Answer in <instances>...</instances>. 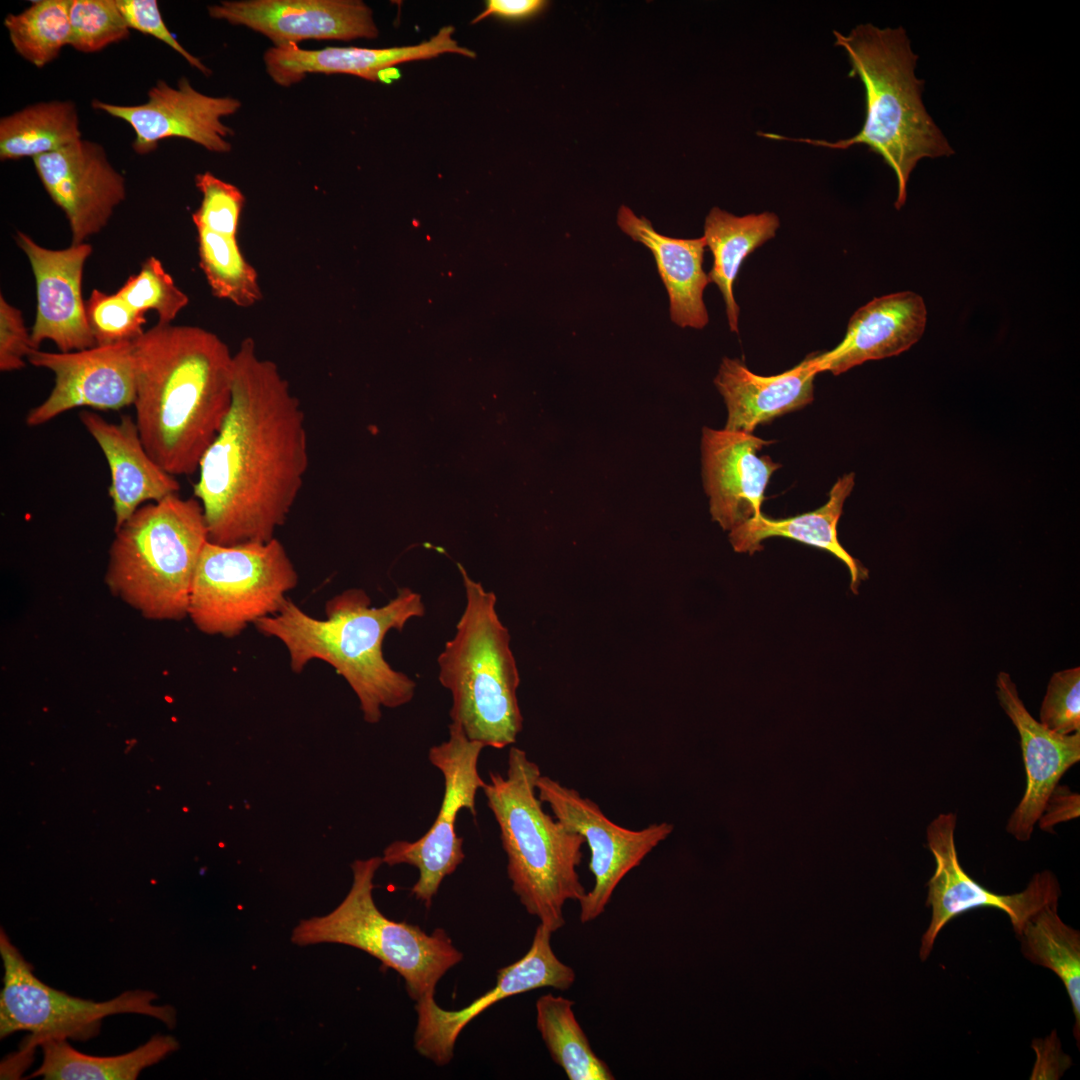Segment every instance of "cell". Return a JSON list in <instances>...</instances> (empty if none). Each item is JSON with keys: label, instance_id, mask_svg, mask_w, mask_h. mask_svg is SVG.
<instances>
[{"label": "cell", "instance_id": "obj_1", "mask_svg": "<svg viewBox=\"0 0 1080 1080\" xmlns=\"http://www.w3.org/2000/svg\"><path fill=\"white\" fill-rule=\"evenodd\" d=\"M309 466L304 412L287 380L255 342L234 353L232 400L198 466L193 487L221 545L266 542L282 526Z\"/></svg>", "mask_w": 1080, "mask_h": 1080}, {"label": "cell", "instance_id": "obj_2", "mask_svg": "<svg viewBox=\"0 0 1080 1080\" xmlns=\"http://www.w3.org/2000/svg\"><path fill=\"white\" fill-rule=\"evenodd\" d=\"M135 422L173 476L197 472L232 400L234 354L201 327L157 323L133 341Z\"/></svg>", "mask_w": 1080, "mask_h": 1080}, {"label": "cell", "instance_id": "obj_3", "mask_svg": "<svg viewBox=\"0 0 1080 1080\" xmlns=\"http://www.w3.org/2000/svg\"><path fill=\"white\" fill-rule=\"evenodd\" d=\"M325 614L326 619H316L287 598L279 612L255 625L285 645L293 672L314 659L332 666L356 694L368 723L379 722L382 707L410 702L416 683L385 660L383 642L391 630L401 631L410 619L424 616L421 595L404 587L385 605L372 607L365 591L349 589L326 602Z\"/></svg>", "mask_w": 1080, "mask_h": 1080}, {"label": "cell", "instance_id": "obj_4", "mask_svg": "<svg viewBox=\"0 0 1080 1080\" xmlns=\"http://www.w3.org/2000/svg\"><path fill=\"white\" fill-rule=\"evenodd\" d=\"M833 35L834 45L843 48L848 57L849 77H857L865 89V120L860 131L835 142L769 132L757 135L829 149L866 145L894 172V206L899 210L906 202L908 181L918 162L950 157L954 150L923 104L925 82L915 74L918 55L903 27L879 28L867 23L848 34L834 30Z\"/></svg>", "mask_w": 1080, "mask_h": 1080}, {"label": "cell", "instance_id": "obj_5", "mask_svg": "<svg viewBox=\"0 0 1080 1080\" xmlns=\"http://www.w3.org/2000/svg\"><path fill=\"white\" fill-rule=\"evenodd\" d=\"M539 766L511 747L506 776L490 772L483 792L499 826L512 890L526 911L552 933L565 924L564 904L586 889L577 868L584 838L546 813L537 793Z\"/></svg>", "mask_w": 1080, "mask_h": 1080}, {"label": "cell", "instance_id": "obj_6", "mask_svg": "<svg viewBox=\"0 0 1080 1080\" xmlns=\"http://www.w3.org/2000/svg\"><path fill=\"white\" fill-rule=\"evenodd\" d=\"M458 567L466 604L439 654L438 679L452 696L451 722L468 739L502 749L515 743L523 724L510 634L498 617L496 595Z\"/></svg>", "mask_w": 1080, "mask_h": 1080}, {"label": "cell", "instance_id": "obj_7", "mask_svg": "<svg viewBox=\"0 0 1080 1080\" xmlns=\"http://www.w3.org/2000/svg\"><path fill=\"white\" fill-rule=\"evenodd\" d=\"M209 541L200 502L173 494L141 506L115 530L105 581L153 620L188 616L193 579Z\"/></svg>", "mask_w": 1080, "mask_h": 1080}, {"label": "cell", "instance_id": "obj_8", "mask_svg": "<svg viewBox=\"0 0 1080 1080\" xmlns=\"http://www.w3.org/2000/svg\"><path fill=\"white\" fill-rule=\"evenodd\" d=\"M382 863L378 856L355 860L353 882L343 901L327 915L301 920L291 941L299 946L335 943L357 948L395 970L412 1000L434 997L439 980L463 960V954L443 929L428 934L418 925L389 919L377 908L373 880Z\"/></svg>", "mask_w": 1080, "mask_h": 1080}, {"label": "cell", "instance_id": "obj_9", "mask_svg": "<svg viewBox=\"0 0 1080 1080\" xmlns=\"http://www.w3.org/2000/svg\"><path fill=\"white\" fill-rule=\"evenodd\" d=\"M298 574L283 544L208 541L195 571L188 616L203 633L234 637L279 612Z\"/></svg>", "mask_w": 1080, "mask_h": 1080}, {"label": "cell", "instance_id": "obj_10", "mask_svg": "<svg viewBox=\"0 0 1080 1080\" xmlns=\"http://www.w3.org/2000/svg\"><path fill=\"white\" fill-rule=\"evenodd\" d=\"M3 987L0 992V1037L27 1031L30 1039L23 1052L51 1038L88 1040L100 1032L103 1018L115 1014H140L155 1018L169 1029L176 1025L171 1005H155L157 994L128 990L108 1001L96 1002L68 995L43 983L3 929L0 932Z\"/></svg>", "mask_w": 1080, "mask_h": 1080}, {"label": "cell", "instance_id": "obj_11", "mask_svg": "<svg viewBox=\"0 0 1080 1080\" xmlns=\"http://www.w3.org/2000/svg\"><path fill=\"white\" fill-rule=\"evenodd\" d=\"M483 748L481 743L468 739L457 724H449V739L431 747L428 754L444 779L440 812L422 837L412 842L394 841L383 852V863L389 866L408 864L418 869L419 878L411 893L426 908L431 906L443 879L455 872L465 858L456 821L464 808L476 814L475 797L486 783L478 772Z\"/></svg>", "mask_w": 1080, "mask_h": 1080}, {"label": "cell", "instance_id": "obj_12", "mask_svg": "<svg viewBox=\"0 0 1080 1080\" xmlns=\"http://www.w3.org/2000/svg\"><path fill=\"white\" fill-rule=\"evenodd\" d=\"M957 816L942 813L926 829L927 846L935 860V871L927 883L926 906L931 920L921 939L919 956L925 961L935 940L952 919L979 908L999 909L1009 917L1016 935L1025 923L1045 906L1057 903L1060 884L1049 870L1036 873L1027 887L1015 894L1001 895L988 890L961 866L955 844Z\"/></svg>", "mask_w": 1080, "mask_h": 1080}, {"label": "cell", "instance_id": "obj_13", "mask_svg": "<svg viewBox=\"0 0 1080 1080\" xmlns=\"http://www.w3.org/2000/svg\"><path fill=\"white\" fill-rule=\"evenodd\" d=\"M537 793L549 805L553 816L580 834L589 847V870L594 885L579 901L580 921L584 924L604 912L620 881L666 840L674 828L667 822L653 823L640 830L624 828L611 821L593 800L548 776L539 777Z\"/></svg>", "mask_w": 1080, "mask_h": 1080}, {"label": "cell", "instance_id": "obj_14", "mask_svg": "<svg viewBox=\"0 0 1080 1080\" xmlns=\"http://www.w3.org/2000/svg\"><path fill=\"white\" fill-rule=\"evenodd\" d=\"M28 362L55 376L47 398L31 408L25 422L38 427L75 408L120 410L134 404L136 369L133 342L96 345L71 352L33 350Z\"/></svg>", "mask_w": 1080, "mask_h": 1080}, {"label": "cell", "instance_id": "obj_15", "mask_svg": "<svg viewBox=\"0 0 1080 1080\" xmlns=\"http://www.w3.org/2000/svg\"><path fill=\"white\" fill-rule=\"evenodd\" d=\"M552 932L539 924L527 953L497 971L496 985L460 1010L441 1008L434 997L416 1002L415 1050L437 1066L454 1056L457 1038L465 1026L493 1003L528 991L550 987L568 990L575 971L558 959L550 939Z\"/></svg>", "mask_w": 1080, "mask_h": 1080}, {"label": "cell", "instance_id": "obj_16", "mask_svg": "<svg viewBox=\"0 0 1080 1080\" xmlns=\"http://www.w3.org/2000/svg\"><path fill=\"white\" fill-rule=\"evenodd\" d=\"M147 97L139 105H116L97 99L91 105L132 127L135 132L132 148L140 155L154 151L161 140L171 137L190 140L211 152L231 150L227 138L234 131L222 119L240 109L238 99L203 94L186 77L179 79L176 88L159 80Z\"/></svg>", "mask_w": 1080, "mask_h": 1080}, {"label": "cell", "instance_id": "obj_17", "mask_svg": "<svg viewBox=\"0 0 1080 1080\" xmlns=\"http://www.w3.org/2000/svg\"><path fill=\"white\" fill-rule=\"evenodd\" d=\"M33 162L44 189L67 218L72 244L99 233L125 200V178L96 142L80 139Z\"/></svg>", "mask_w": 1080, "mask_h": 1080}, {"label": "cell", "instance_id": "obj_18", "mask_svg": "<svg viewBox=\"0 0 1080 1080\" xmlns=\"http://www.w3.org/2000/svg\"><path fill=\"white\" fill-rule=\"evenodd\" d=\"M209 15L242 25L274 46L303 40L374 39L379 34L372 9L359 0H240L208 7Z\"/></svg>", "mask_w": 1080, "mask_h": 1080}, {"label": "cell", "instance_id": "obj_19", "mask_svg": "<svg viewBox=\"0 0 1080 1080\" xmlns=\"http://www.w3.org/2000/svg\"><path fill=\"white\" fill-rule=\"evenodd\" d=\"M15 239L29 260L36 284V316L31 331L35 348L45 340L52 341L60 352L96 346L82 297L83 270L93 251L91 245L48 249L21 231H17Z\"/></svg>", "mask_w": 1080, "mask_h": 1080}, {"label": "cell", "instance_id": "obj_20", "mask_svg": "<svg viewBox=\"0 0 1080 1080\" xmlns=\"http://www.w3.org/2000/svg\"><path fill=\"white\" fill-rule=\"evenodd\" d=\"M752 433L705 427L701 450L710 513L724 530L760 515L765 489L780 467L759 451L771 444Z\"/></svg>", "mask_w": 1080, "mask_h": 1080}, {"label": "cell", "instance_id": "obj_21", "mask_svg": "<svg viewBox=\"0 0 1080 1080\" xmlns=\"http://www.w3.org/2000/svg\"><path fill=\"white\" fill-rule=\"evenodd\" d=\"M996 695L1020 737L1026 788L1011 814L1007 832L1020 842L1029 841L1044 806L1064 773L1080 760V732L1061 735L1032 717L1010 675L1000 672Z\"/></svg>", "mask_w": 1080, "mask_h": 1080}, {"label": "cell", "instance_id": "obj_22", "mask_svg": "<svg viewBox=\"0 0 1080 1080\" xmlns=\"http://www.w3.org/2000/svg\"><path fill=\"white\" fill-rule=\"evenodd\" d=\"M453 26L442 27L429 40L416 45L391 48L326 47L317 50L296 44L272 46L263 56L266 71L278 85L299 83L308 74H349L370 81L390 82L395 65L430 59L445 53L475 58L476 53L459 45Z\"/></svg>", "mask_w": 1080, "mask_h": 1080}, {"label": "cell", "instance_id": "obj_23", "mask_svg": "<svg viewBox=\"0 0 1080 1080\" xmlns=\"http://www.w3.org/2000/svg\"><path fill=\"white\" fill-rule=\"evenodd\" d=\"M926 321L925 302L917 293L874 298L854 312L834 349L815 352L817 369L839 375L864 362L899 355L920 340Z\"/></svg>", "mask_w": 1080, "mask_h": 1080}, {"label": "cell", "instance_id": "obj_24", "mask_svg": "<svg viewBox=\"0 0 1080 1080\" xmlns=\"http://www.w3.org/2000/svg\"><path fill=\"white\" fill-rule=\"evenodd\" d=\"M79 419L109 466L108 495L112 501L115 530L144 504L178 494L179 482L148 453L135 419L122 415L120 421L114 423L90 410L81 411Z\"/></svg>", "mask_w": 1080, "mask_h": 1080}, {"label": "cell", "instance_id": "obj_25", "mask_svg": "<svg viewBox=\"0 0 1080 1080\" xmlns=\"http://www.w3.org/2000/svg\"><path fill=\"white\" fill-rule=\"evenodd\" d=\"M819 373L815 353L780 374L761 376L737 358H723L714 384L727 407L725 428L752 433L760 424L810 404Z\"/></svg>", "mask_w": 1080, "mask_h": 1080}, {"label": "cell", "instance_id": "obj_26", "mask_svg": "<svg viewBox=\"0 0 1080 1080\" xmlns=\"http://www.w3.org/2000/svg\"><path fill=\"white\" fill-rule=\"evenodd\" d=\"M617 224L624 233L652 252L668 292L671 320L682 328H704L709 317L703 293L710 283L703 270L704 238L681 239L662 235L649 220L637 217L624 205L618 211Z\"/></svg>", "mask_w": 1080, "mask_h": 1080}, {"label": "cell", "instance_id": "obj_27", "mask_svg": "<svg viewBox=\"0 0 1080 1080\" xmlns=\"http://www.w3.org/2000/svg\"><path fill=\"white\" fill-rule=\"evenodd\" d=\"M854 487V473L839 478L829 493L828 501L820 508L785 519H771L762 513L730 531V542L737 552L753 554L763 549L761 542L769 537H785L825 550L843 562L851 576L850 589L857 594L868 570L840 544L837 523L846 498Z\"/></svg>", "mask_w": 1080, "mask_h": 1080}, {"label": "cell", "instance_id": "obj_28", "mask_svg": "<svg viewBox=\"0 0 1080 1080\" xmlns=\"http://www.w3.org/2000/svg\"><path fill=\"white\" fill-rule=\"evenodd\" d=\"M779 226V217L769 211L736 216L713 207L705 218L703 238L713 255V266L707 275L722 294L732 332H739L740 309L733 285L741 265L753 251L775 237Z\"/></svg>", "mask_w": 1080, "mask_h": 1080}, {"label": "cell", "instance_id": "obj_29", "mask_svg": "<svg viewBox=\"0 0 1080 1080\" xmlns=\"http://www.w3.org/2000/svg\"><path fill=\"white\" fill-rule=\"evenodd\" d=\"M43 1059L30 1077L45 1080H135L145 1069L179 1049L171 1035H153L136 1049L116 1056H90L75 1050L66 1039L42 1041Z\"/></svg>", "mask_w": 1080, "mask_h": 1080}, {"label": "cell", "instance_id": "obj_30", "mask_svg": "<svg viewBox=\"0 0 1080 1080\" xmlns=\"http://www.w3.org/2000/svg\"><path fill=\"white\" fill-rule=\"evenodd\" d=\"M80 139L79 117L74 102H39L1 118L0 159H34Z\"/></svg>", "mask_w": 1080, "mask_h": 1080}, {"label": "cell", "instance_id": "obj_31", "mask_svg": "<svg viewBox=\"0 0 1080 1080\" xmlns=\"http://www.w3.org/2000/svg\"><path fill=\"white\" fill-rule=\"evenodd\" d=\"M1025 958L1054 972L1070 998L1073 1035L1080 1040V933L1062 921L1058 902L1035 913L1017 935Z\"/></svg>", "mask_w": 1080, "mask_h": 1080}, {"label": "cell", "instance_id": "obj_32", "mask_svg": "<svg viewBox=\"0 0 1080 1080\" xmlns=\"http://www.w3.org/2000/svg\"><path fill=\"white\" fill-rule=\"evenodd\" d=\"M574 1002L545 994L536 1001V1026L552 1060L570 1080H613L609 1066L599 1058L577 1021Z\"/></svg>", "mask_w": 1080, "mask_h": 1080}, {"label": "cell", "instance_id": "obj_33", "mask_svg": "<svg viewBox=\"0 0 1080 1080\" xmlns=\"http://www.w3.org/2000/svg\"><path fill=\"white\" fill-rule=\"evenodd\" d=\"M196 230L199 264L212 294L243 308L260 301L257 272L245 259L237 234L207 228Z\"/></svg>", "mask_w": 1080, "mask_h": 1080}, {"label": "cell", "instance_id": "obj_34", "mask_svg": "<svg viewBox=\"0 0 1080 1080\" xmlns=\"http://www.w3.org/2000/svg\"><path fill=\"white\" fill-rule=\"evenodd\" d=\"M70 0H36L17 14H9L4 25L15 51L42 68L55 60L69 45Z\"/></svg>", "mask_w": 1080, "mask_h": 1080}, {"label": "cell", "instance_id": "obj_35", "mask_svg": "<svg viewBox=\"0 0 1080 1080\" xmlns=\"http://www.w3.org/2000/svg\"><path fill=\"white\" fill-rule=\"evenodd\" d=\"M117 292L137 311H155L158 323L163 324L171 323L189 303L188 296L154 256L148 257L139 273L131 275Z\"/></svg>", "mask_w": 1080, "mask_h": 1080}, {"label": "cell", "instance_id": "obj_36", "mask_svg": "<svg viewBox=\"0 0 1080 1080\" xmlns=\"http://www.w3.org/2000/svg\"><path fill=\"white\" fill-rule=\"evenodd\" d=\"M69 45L95 53L129 37L130 28L116 0H70Z\"/></svg>", "mask_w": 1080, "mask_h": 1080}, {"label": "cell", "instance_id": "obj_37", "mask_svg": "<svg viewBox=\"0 0 1080 1080\" xmlns=\"http://www.w3.org/2000/svg\"><path fill=\"white\" fill-rule=\"evenodd\" d=\"M88 325L96 345L133 342L143 333V313L134 309L118 292L94 289L85 301Z\"/></svg>", "mask_w": 1080, "mask_h": 1080}, {"label": "cell", "instance_id": "obj_38", "mask_svg": "<svg viewBox=\"0 0 1080 1080\" xmlns=\"http://www.w3.org/2000/svg\"><path fill=\"white\" fill-rule=\"evenodd\" d=\"M195 185L202 194L201 204L192 214L195 227L237 234L245 204L241 190L209 171L197 174Z\"/></svg>", "mask_w": 1080, "mask_h": 1080}, {"label": "cell", "instance_id": "obj_39", "mask_svg": "<svg viewBox=\"0 0 1080 1080\" xmlns=\"http://www.w3.org/2000/svg\"><path fill=\"white\" fill-rule=\"evenodd\" d=\"M1040 723L1061 735L1080 732L1079 667L1053 674L1041 705Z\"/></svg>", "mask_w": 1080, "mask_h": 1080}, {"label": "cell", "instance_id": "obj_40", "mask_svg": "<svg viewBox=\"0 0 1080 1080\" xmlns=\"http://www.w3.org/2000/svg\"><path fill=\"white\" fill-rule=\"evenodd\" d=\"M116 4L130 29L151 35L162 41L204 75L209 76L212 73L200 59L189 53L169 31L156 0H116Z\"/></svg>", "mask_w": 1080, "mask_h": 1080}, {"label": "cell", "instance_id": "obj_41", "mask_svg": "<svg viewBox=\"0 0 1080 1080\" xmlns=\"http://www.w3.org/2000/svg\"><path fill=\"white\" fill-rule=\"evenodd\" d=\"M31 333L20 309L0 295V370L11 372L25 367V359L35 350Z\"/></svg>", "mask_w": 1080, "mask_h": 1080}, {"label": "cell", "instance_id": "obj_42", "mask_svg": "<svg viewBox=\"0 0 1080 1080\" xmlns=\"http://www.w3.org/2000/svg\"><path fill=\"white\" fill-rule=\"evenodd\" d=\"M1079 802V794L1071 792L1066 786L1057 785L1037 821L1040 828L1051 832L1057 823L1078 817Z\"/></svg>", "mask_w": 1080, "mask_h": 1080}, {"label": "cell", "instance_id": "obj_43", "mask_svg": "<svg viewBox=\"0 0 1080 1080\" xmlns=\"http://www.w3.org/2000/svg\"><path fill=\"white\" fill-rule=\"evenodd\" d=\"M544 5L545 2L541 0H489L486 2L485 9L471 23H478L491 15L522 18L536 13Z\"/></svg>", "mask_w": 1080, "mask_h": 1080}]
</instances>
